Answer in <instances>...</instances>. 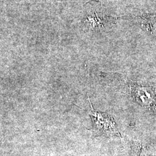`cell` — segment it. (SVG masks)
<instances>
[{"instance_id":"2","label":"cell","mask_w":156,"mask_h":156,"mask_svg":"<svg viewBox=\"0 0 156 156\" xmlns=\"http://www.w3.org/2000/svg\"><path fill=\"white\" fill-rule=\"evenodd\" d=\"M87 5L88 21L93 27L97 26L99 28H106V25L111 19L108 18V16L103 12V10L101 9L100 5L95 4L94 1H92V4L89 2Z\"/></svg>"},{"instance_id":"1","label":"cell","mask_w":156,"mask_h":156,"mask_svg":"<svg viewBox=\"0 0 156 156\" xmlns=\"http://www.w3.org/2000/svg\"><path fill=\"white\" fill-rule=\"evenodd\" d=\"M88 100L91 106L89 115L93 122L94 131L98 133L108 135L117 134L116 123L113 118L106 113L94 111L89 99Z\"/></svg>"}]
</instances>
